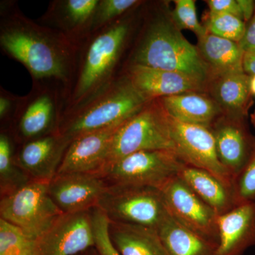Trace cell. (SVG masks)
Segmentation results:
<instances>
[{
  "instance_id": "cell-1",
  "label": "cell",
  "mask_w": 255,
  "mask_h": 255,
  "mask_svg": "<svg viewBox=\"0 0 255 255\" xmlns=\"http://www.w3.org/2000/svg\"><path fill=\"white\" fill-rule=\"evenodd\" d=\"M0 49L22 64L32 85L54 87L66 100L76 68L78 48L58 31L28 18L14 0L0 1Z\"/></svg>"
},
{
  "instance_id": "cell-2",
  "label": "cell",
  "mask_w": 255,
  "mask_h": 255,
  "mask_svg": "<svg viewBox=\"0 0 255 255\" xmlns=\"http://www.w3.org/2000/svg\"><path fill=\"white\" fill-rule=\"evenodd\" d=\"M135 9L90 33L79 46L75 75L64 104L63 115L86 103L120 76L124 55L135 27L132 11Z\"/></svg>"
},
{
  "instance_id": "cell-3",
  "label": "cell",
  "mask_w": 255,
  "mask_h": 255,
  "mask_svg": "<svg viewBox=\"0 0 255 255\" xmlns=\"http://www.w3.org/2000/svg\"><path fill=\"white\" fill-rule=\"evenodd\" d=\"M139 65L177 72L207 85L211 73L198 50L184 38L163 13L154 11L145 18L140 35L124 65Z\"/></svg>"
},
{
  "instance_id": "cell-4",
  "label": "cell",
  "mask_w": 255,
  "mask_h": 255,
  "mask_svg": "<svg viewBox=\"0 0 255 255\" xmlns=\"http://www.w3.org/2000/svg\"><path fill=\"white\" fill-rule=\"evenodd\" d=\"M149 102L121 74L105 90L64 114L58 132L71 142L82 134L124 123Z\"/></svg>"
},
{
  "instance_id": "cell-5",
  "label": "cell",
  "mask_w": 255,
  "mask_h": 255,
  "mask_svg": "<svg viewBox=\"0 0 255 255\" xmlns=\"http://www.w3.org/2000/svg\"><path fill=\"white\" fill-rule=\"evenodd\" d=\"M154 150L174 152L168 115L158 100L150 101L119 127L105 166L133 152Z\"/></svg>"
},
{
  "instance_id": "cell-6",
  "label": "cell",
  "mask_w": 255,
  "mask_h": 255,
  "mask_svg": "<svg viewBox=\"0 0 255 255\" xmlns=\"http://www.w3.org/2000/svg\"><path fill=\"white\" fill-rule=\"evenodd\" d=\"M64 215L52 199L49 182L31 180L0 203L1 219L21 228L31 241L42 237Z\"/></svg>"
},
{
  "instance_id": "cell-7",
  "label": "cell",
  "mask_w": 255,
  "mask_h": 255,
  "mask_svg": "<svg viewBox=\"0 0 255 255\" xmlns=\"http://www.w3.org/2000/svg\"><path fill=\"white\" fill-rule=\"evenodd\" d=\"M111 222L136 225L157 231L169 216L156 188L107 185L97 207Z\"/></svg>"
},
{
  "instance_id": "cell-8",
  "label": "cell",
  "mask_w": 255,
  "mask_h": 255,
  "mask_svg": "<svg viewBox=\"0 0 255 255\" xmlns=\"http://www.w3.org/2000/svg\"><path fill=\"white\" fill-rule=\"evenodd\" d=\"M184 163L173 151L142 150L107 164L96 175L107 185L159 189L177 175Z\"/></svg>"
},
{
  "instance_id": "cell-9",
  "label": "cell",
  "mask_w": 255,
  "mask_h": 255,
  "mask_svg": "<svg viewBox=\"0 0 255 255\" xmlns=\"http://www.w3.org/2000/svg\"><path fill=\"white\" fill-rule=\"evenodd\" d=\"M64 112V98L54 87L32 85L21 102L9 131L18 144L58 131Z\"/></svg>"
},
{
  "instance_id": "cell-10",
  "label": "cell",
  "mask_w": 255,
  "mask_h": 255,
  "mask_svg": "<svg viewBox=\"0 0 255 255\" xmlns=\"http://www.w3.org/2000/svg\"><path fill=\"white\" fill-rule=\"evenodd\" d=\"M169 214L201 237L219 246V215L177 175L159 189Z\"/></svg>"
},
{
  "instance_id": "cell-11",
  "label": "cell",
  "mask_w": 255,
  "mask_h": 255,
  "mask_svg": "<svg viewBox=\"0 0 255 255\" xmlns=\"http://www.w3.org/2000/svg\"><path fill=\"white\" fill-rule=\"evenodd\" d=\"M174 152L184 163L205 169L232 189L233 178L220 161L210 128L183 123L168 116Z\"/></svg>"
},
{
  "instance_id": "cell-12",
  "label": "cell",
  "mask_w": 255,
  "mask_h": 255,
  "mask_svg": "<svg viewBox=\"0 0 255 255\" xmlns=\"http://www.w3.org/2000/svg\"><path fill=\"white\" fill-rule=\"evenodd\" d=\"M95 248L90 211L64 214L38 241L35 255H76Z\"/></svg>"
},
{
  "instance_id": "cell-13",
  "label": "cell",
  "mask_w": 255,
  "mask_h": 255,
  "mask_svg": "<svg viewBox=\"0 0 255 255\" xmlns=\"http://www.w3.org/2000/svg\"><path fill=\"white\" fill-rule=\"evenodd\" d=\"M124 123L75 137L68 146L57 174H98L107 163L114 135Z\"/></svg>"
},
{
  "instance_id": "cell-14",
  "label": "cell",
  "mask_w": 255,
  "mask_h": 255,
  "mask_svg": "<svg viewBox=\"0 0 255 255\" xmlns=\"http://www.w3.org/2000/svg\"><path fill=\"white\" fill-rule=\"evenodd\" d=\"M121 74L125 75L135 90L147 101L187 92H207L205 84L177 72L128 65H124Z\"/></svg>"
},
{
  "instance_id": "cell-15",
  "label": "cell",
  "mask_w": 255,
  "mask_h": 255,
  "mask_svg": "<svg viewBox=\"0 0 255 255\" xmlns=\"http://www.w3.org/2000/svg\"><path fill=\"white\" fill-rule=\"evenodd\" d=\"M107 187L96 174H57L49 182V193L64 214H75L97 207Z\"/></svg>"
},
{
  "instance_id": "cell-16",
  "label": "cell",
  "mask_w": 255,
  "mask_h": 255,
  "mask_svg": "<svg viewBox=\"0 0 255 255\" xmlns=\"http://www.w3.org/2000/svg\"><path fill=\"white\" fill-rule=\"evenodd\" d=\"M70 142L58 132L20 144L14 161L31 180L50 182L56 176Z\"/></svg>"
},
{
  "instance_id": "cell-17",
  "label": "cell",
  "mask_w": 255,
  "mask_h": 255,
  "mask_svg": "<svg viewBox=\"0 0 255 255\" xmlns=\"http://www.w3.org/2000/svg\"><path fill=\"white\" fill-rule=\"evenodd\" d=\"M220 161L233 178L251 158L255 148V137L245 123V119L223 115L211 127Z\"/></svg>"
},
{
  "instance_id": "cell-18",
  "label": "cell",
  "mask_w": 255,
  "mask_h": 255,
  "mask_svg": "<svg viewBox=\"0 0 255 255\" xmlns=\"http://www.w3.org/2000/svg\"><path fill=\"white\" fill-rule=\"evenodd\" d=\"M99 0H53L36 20L60 32L79 47L91 33L92 19Z\"/></svg>"
},
{
  "instance_id": "cell-19",
  "label": "cell",
  "mask_w": 255,
  "mask_h": 255,
  "mask_svg": "<svg viewBox=\"0 0 255 255\" xmlns=\"http://www.w3.org/2000/svg\"><path fill=\"white\" fill-rule=\"evenodd\" d=\"M216 255H243L255 246V201L240 204L219 216Z\"/></svg>"
},
{
  "instance_id": "cell-20",
  "label": "cell",
  "mask_w": 255,
  "mask_h": 255,
  "mask_svg": "<svg viewBox=\"0 0 255 255\" xmlns=\"http://www.w3.org/2000/svg\"><path fill=\"white\" fill-rule=\"evenodd\" d=\"M251 78L245 72L215 77L208 83L207 93L226 117L246 119L253 105Z\"/></svg>"
},
{
  "instance_id": "cell-21",
  "label": "cell",
  "mask_w": 255,
  "mask_h": 255,
  "mask_svg": "<svg viewBox=\"0 0 255 255\" xmlns=\"http://www.w3.org/2000/svg\"><path fill=\"white\" fill-rule=\"evenodd\" d=\"M158 101L167 115L183 123L210 128L224 115L221 107L206 92H187Z\"/></svg>"
},
{
  "instance_id": "cell-22",
  "label": "cell",
  "mask_w": 255,
  "mask_h": 255,
  "mask_svg": "<svg viewBox=\"0 0 255 255\" xmlns=\"http://www.w3.org/2000/svg\"><path fill=\"white\" fill-rule=\"evenodd\" d=\"M177 177L219 216L236 207L232 189L205 169L184 163Z\"/></svg>"
},
{
  "instance_id": "cell-23",
  "label": "cell",
  "mask_w": 255,
  "mask_h": 255,
  "mask_svg": "<svg viewBox=\"0 0 255 255\" xmlns=\"http://www.w3.org/2000/svg\"><path fill=\"white\" fill-rule=\"evenodd\" d=\"M197 48L209 69L211 79L244 72L245 53L237 42L215 36L207 31L198 38Z\"/></svg>"
},
{
  "instance_id": "cell-24",
  "label": "cell",
  "mask_w": 255,
  "mask_h": 255,
  "mask_svg": "<svg viewBox=\"0 0 255 255\" xmlns=\"http://www.w3.org/2000/svg\"><path fill=\"white\" fill-rule=\"evenodd\" d=\"M110 233L121 255H169L155 229L110 221Z\"/></svg>"
},
{
  "instance_id": "cell-25",
  "label": "cell",
  "mask_w": 255,
  "mask_h": 255,
  "mask_svg": "<svg viewBox=\"0 0 255 255\" xmlns=\"http://www.w3.org/2000/svg\"><path fill=\"white\" fill-rule=\"evenodd\" d=\"M169 255H216L218 245L183 226L169 214L157 230Z\"/></svg>"
},
{
  "instance_id": "cell-26",
  "label": "cell",
  "mask_w": 255,
  "mask_h": 255,
  "mask_svg": "<svg viewBox=\"0 0 255 255\" xmlns=\"http://www.w3.org/2000/svg\"><path fill=\"white\" fill-rule=\"evenodd\" d=\"M14 140L7 130L0 133V187L1 197L10 195L31 180L14 161Z\"/></svg>"
},
{
  "instance_id": "cell-27",
  "label": "cell",
  "mask_w": 255,
  "mask_h": 255,
  "mask_svg": "<svg viewBox=\"0 0 255 255\" xmlns=\"http://www.w3.org/2000/svg\"><path fill=\"white\" fill-rule=\"evenodd\" d=\"M142 4L143 1L138 0H99L94 13L90 33L115 22Z\"/></svg>"
},
{
  "instance_id": "cell-28",
  "label": "cell",
  "mask_w": 255,
  "mask_h": 255,
  "mask_svg": "<svg viewBox=\"0 0 255 255\" xmlns=\"http://www.w3.org/2000/svg\"><path fill=\"white\" fill-rule=\"evenodd\" d=\"M204 26L211 34L239 43L246 32V23L234 15L209 13Z\"/></svg>"
},
{
  "instance_id": "cell-29",
  "label": "cell",
  "mask_w": 255,
  "mask_h": 255,
  "mask_svg": "<svg viewBox=\"0 0 255 255\" xmlns=\"http://www.w3.org/2000/svg\"><path fill=\"white\" fill-rule=\"evenodd\" d=\"M34 244L21 228L0 219V255H21Z\"/></svg>"
},
{
  "instance_id": "cell-30",
  "label": "cell",
  "mask_w": 255,
  "mask_h": 255,
  "mask_svg": "<svg viewBox=\"0 0 255 255\" xmlns=\"http://www.w3.org/2000/svg\"><path fill=\"white\" fill-rule=\"evenodd\" d=\"M232 191L236 206L255 201V148L245 167L233 178Z\"/></svg>"
},
{
  "instance_id": "cell-31",
  "label": "cell",
  "mask_w": 255,
  "mask_h": 255,
  "mask_svg": "<svg viewBox=\"0 0 255 255\" xmlns=\"http://www.w3.org/2000/svg\"><path fill=\"white\" fill-rule=\"evenodd\" d=\"M95 248L99 255H121L110 237V221L98 208L90 211Z\"/></svg>"
},
{
  "instance_id": "cell-32",
  "label": "cell",
  "mask_w": 255,
  "mask_h": 255,
  "mask_svg": "<svg viewBox=\"0 0 255 255\" xmlns=\"http://www.w3.org/2000/svg\"><path fill=\"white\" fill-rule=\"evenodd\" d=\"M174 4L175 7L171 14V18L179 30H190L198 38L207 33L205 26L198 19L194 0H175Z\"/></svg>"
},
{
  "instance_id": "cell-33",
  "label": "cell",
  "mask_w": 255,
  "mask_h": 255,
  "mask_svg": "<svg viewBox=\"0 0 255 255\" xmlns=\"http://www.w3.org/2000/svg\"><path fill=\"white\" fill-rule=\"evenodd\" d=\"M21 96H18L0 87V122L1 130H9L17 112Z\"/></svg>"
},
{
  "instance_id": "cell-34",
  "label": "cell",
  "mask_w": 255,
  "mask_h": 255,
  "mask_svg": "<svg viewBox=\"0 0 255 255\" xmlns=\"http://www.w3.org/2000/svg\"><path fill=\"white\" fill-rule=\"evenodd\" d=\"M206 3L209 7L210 14H232L243 21L237 0H209Z\"/></svg>"
},
{
  "instance_id": "cell-35",
  "label": "cell",
  "mask_w": 255,
  "mask_h": 255,
  "mask_svg": "<svg viewBox=\"0 0 255 255\" xmlns=\"http://www.w3.org/2000/svg\"><path fill=\"white\" fill-rule=\"evenodd\" d=\"M238 44L245 53H255V12L251 21L246 23L244 36Z\"/></svg>"
},
{
  "instance_id": "cell-36",
  "label": "cell",
  "mask_w": 255,
  "mask_h": 255,
  "mask_svg": "<svg viewBox=\"0 0 255 255\" xmlns=\"http://www.w3.org/2000/svg\"><path fill=\"white\" fill-rule=\"evenodd\" d=\"M242 14L243 21L246 23L249 22L254 16L255 12V1L253 0H237Z\"/></svg>"
},
{
  "instance_id": "cell-37",
  "label": "cell",
  "mask_w": 255,
  "mask_h": 255,
  "mask_svg": "<svg viewBox=\"0 0 255 255\" xmlns=\"http://www.w3.org/2000/svg\"><path fill=\"white\" fill-rule=\"evenodd\" d=\"M243 70L250 76L255 75V53H245Z\"/></svg>"
},
{
  "instance_id": "cell-38",
  "label": "cell",
  "mask_w": 255,
  "mask_h": 255,
  "mask_svg": "<svg viewBox=\"0 0 255 255\" xmlns=\"http://www.w3.org/2000/svg\"><path fill=\"white\" fill-rule=\"evenodd\" d=\"M251 90L252 92V95L255 96V75L251 76Z\"/></svg>"
},
{
  "instance_id": "cell-39",
  "label": "cell",
  "mask_w": 255,
  "mask_h": 255,
  "mask_svg": "<svg viewBox=\"0 0 255 255\" xmlns=\"http://www.w3.org/2000/svg\"><path fill=\"white\" fill-rule=\"evenodd\" d=\"M34 248L35 244L33 245V246H31V248H28L27 250L23 252L21 255H35Z\"/></svg>"
},
{
  "instance_id": "cell-40",
  "label": "cell",
  "mask_w": 255,
  "mask_h": 255,
  "mask_svg": "<svg viewBox=\"0 0 255 255\" xmlns=\"http://www.w3.org/2000/svg\"><path fill=\"white\" fill-rule=\"evenodd\" d=\"M251 121L252 123H253V125H254V127H255V111L254 113L251 115Z\"/></svg>"
},
{
  "instance_id": "cell-41",
  "label": "cell",
  "mask_w": 255,
  "mask_h": 255,
  "mask_svg": "<svg viewBox=\"0 0 255 255\" xmlns=\"http://www.w3.org/2000/svg\"><path fill=\"white\" fill-rule=\"evenodd\" d=\"M99 255V254L98 255H96V254L95 255Z\"/></svg>"
}]
</instances>
